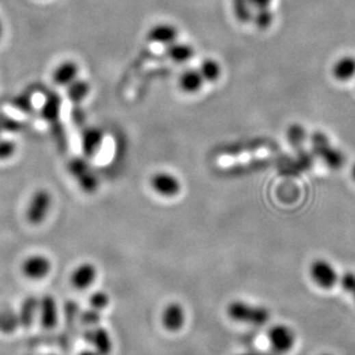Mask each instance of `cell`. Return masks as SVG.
<instances>
[{"instance_id":"1","label":"cell","mask_w":355,"mask_h":355,"mask_svg":"<svg viewBox=\"0 0 355 355\" xmlns=\"http://www.w3.org/2000/svg\"><path fill=\"white\" fill-rule=\"evenodd\" d=\"M228 319L246 326H261L270 319V311L260 304L245 300H233L227 304Z\"/></svg>"},{"instance_id":"2","label":"cell","mask_w":355,"mask_h":355,"mask_svg":"<svg viewBox=\"0 0 355 355\" xmlns=\"http://www.w3.org/2000/svg\"><path fill=\"white\" fill-rule=\"evenodd\" d=\"M53 198L48 189L40 188L34 192L26 208V220L30 225L37 226L43 223L52 208Z\"/></svg>"},{"instance_id":"3","label":"cell","mask_w":355,"mask_h":355,"mask_svg":"<svg viewBox=\"0 0 355 355\" xmlns=\"http://www.w3.org/2000/svg\"><path fill=\"white\" fill-rule=\"evenodd\" d=\"M309 275L313 282L323 289H331L339 282L341 275L333 264L324 259H316L309 265Z\"/></svg>"},{"instance_id":"4","label":"cell","mask_w":355,"mask_h":355,"mask_svg":"<svg viewBox=\"0 0 355 355\" xmlns=\"http://www.w3.org/2000/svg\"><path fill=\"white\" fill-rule=\"evenodd\" d=\"M68 170L75 178L79 186L86 193H94L98 189L99 180L96 173L92 170L86 158L75 157L70 161Z\"/></svg>"},{"instance_id":"5","label":"cell","mask_w":355,"mask_h":355,"mask_svg":"<svg viewBox=\"0 0 355 355\" xmlns=\"http://www.w3.org/2000/svg\"><path fill=\"white\" fill-rule=\"evenodd\" d=\"M52 271V262L44 254L35 253L23 261L21 272L28 280L40 282L47 278Z\"/></svg>"},{"instance_id":"6","label":"cell","mask_w":355,"mask_h":355,"mask_svg":"<svg viewBox=\"0 0 355 355\" xmlns=\"http://www.w3.org/2000/svg\"><path fill=\"white\" fill-rule=\"evenodd\" d=\"M267 343L272 348V351L279 354L289 353L295 345V333L289 326L278 323L275 326H271L267 331Z\"/></svg>"},{"instance_id":"7","label":"cell","mask_w":355,"mask_h":355,"mask_svg":"<svg viewBox=\"0 0 355 355\" xmlns=\"http://www.w3.org/2000/svg\"><path fill=\"white\" fill-rule=\"evenodd\" d=\"M186 309L178 301H171L161 311V326L169 332H179L186 324Z\"/></svg>"},{"instance_id":"8","label":"cell","mask_w":355,"mask_h":355,"mask_svg":"<svg viewBox=\"0 0 355 355\" xmlns=\"http://www.w3.org/2000/svg\"><path fill=\"white\" fill-rule=\"evenodd\" d=\"M97 277H98V270L95 264L92 262H82L77 264L70 272V285L74 289L83 292L95 284Z\"/></svg>"},{"instance_id":"9","label":"cell","mask_w":355,"mask_h":355,"mask_svg":"<svg viewBox=\"0 0 355 355\" xmlns=\"http://www.w3.org/2000/svg\"><path fill=\"white\" fill-rule=\"evenodd\" d=\"M38 321L44 329H55L59 321L58 302L50 294L40 298L38 300Z\"/></svg>"},{"instance_id":"10","label":"cell","mask_w":355,"mask_h":355,"mask_svg":"<svg viewBox=\"0 0 355 355\" xmlns=\"http://www.w3.org/2000/svg\"><path fill=\"white\" fill-rule=\"evenodd\" d=\"M151 187L157 194L164 198H173L179 194L181 183L179 179L169 172L155 173L150 180Z\"/></svg>"},{"instance_id":"11","label":"cell","mask_w":355,"mask_h":355,"mask_svg":"<svg viewBox=\"0 0 355 355\" xmlns=\"http://www.w3.org/2000/svg\"><path fill=\"white\" fill-rule=\"evenodd\" d=\"M86 339L98 355H110L114 351V341L110 332L103 326H96L89 330L86 333Z\"/></svg>"},{"instance_id":"12","label":"cell","mask_w":355,"mask_h":355,"mask_svg":"<svg viewBox=\"0 0 355 355\" xmlns=\"http://www.w3.org/2000/svg\"><path fill=\"white\" fill-rule=\"evenodd\" d=\"M79 66L77 62L73 60H65L57 65L53 72H52V81L55 86L59 87H67L73 81L77 80L79 77Z\"/></svg>"},{"instance_id":"13","label":"cell","mask_w":355,"mask_h":355,"mask_svg":"<svg viewBox=\"0 0 355 355\" xmlns=\"http://www.w3.org/2000/svg\"><path fill=\"white\" fill-rule=\"evenodd\" d=\"M331 74L338 82H348L355 79V55H341L333 62Z\"/></svg>"},{"instance_id":"14","label":"cell","mask_w":355,"mask_h":355,"mask_svg":"<svg viewBox=\"0 0 355 355\" xmlns=\"http://www.w3.org/2000/svg\"><path fill=\"white\" fill-rule=\"evenodd\" d=\"M104 134L97 127H87L83 129L81 135V147L82 153L87 157H92L97 154L99 148L102 147Z\"/></svg>"},{"instance_id":"15","label":"cell","mask_w":355,"mask_h":355,"mask_svg":"<svg viewBox=\"0 0 355 355\" xmlns=\"http://www.w3.org/2000/svg\"><path fill=\"white\" fill-rule=\"evenodd\" d=\"M147 38L153 43L169 45L178 38V29L170 23H158L149 29Z\"/></svg>"},{"instance_id":"16","label":"cell","mask_w":355,"mask_h":355,"mask_svg":"<svg viewBox=\"0 0 355 355\" xmlns=\"http://www.w3.org/2000/svg\"><path fill=\"white\" fill-rule=\"evenodd\" d=\"M38 300H40V298L30 295L23 301V304H20L18 314H16L18 326H23L26 329L33 326L35 319L38 317Z\"/></svg>"},{"instance_id":"17","label":"cell","mask_w":355,"mask_h":355,"mask_svg":"<svg viewBox=\"0 0 355 355\" xmlns=\"http://www.w3.org/2000/svg\"><path fill=\"white\" fill-rule=\"evenodd\" d=\"M203 82L205 79L202 77L200 70L193 68L185 70L179 77L180 89L187 94H196L200 92L203 87Z\"/></svg>"},{"instance_id":"18","label":"cell","mask_w":355,"mask_h":355,"mask_svg":"<svg viewBox=\"0 0 355 355\" xmlns=\"http://www.w3.org/2000/svg\"><path fill=\"white\" fill-rule=\"evenodd\" d=\"M166 55L172 62L183 64L189 62L194 57V49L192 45L176 40L171 44L166 45Z\"/></svg>"},{"instance_id":"19","label":"cell","mask_w":355,"mask_h":355,"mask_svg":"<svg viewBox=\"0 0 355 355\" xmlns=\"http://www.w3.org/2000/svg\"><path fill=\"white\" fill-rule=\"evenodd\" d=\"M317 157L321 158V161L326 164V168L332 171H338L341 170L345 164V155L343 151L339 150L338 148L333 147L330 144L329 147H326L324 150L321 151Z\"/></svg>"},{"instance_id":"20","label":"cell","mask_w":355,"mask_h":355,"mask_svg":"<svg viewBox=\"0 0 355 355\" xmlns=\"http://www.w3.org/2000/svg\"><path fill=\"white\" fill-rule=\"evenodd\" d=\"M67 97L74 104H80L88 97L90 85L88 81L81 80L77 77L70 85L67 86Z\"/></svg>"},{"instance_id":"21","label":"cell","mask_w":355,"mask_h":355,"mask_svg":"<svg viewBox=\"0 0 355 355\" xmlns=\"http://www.w3.org/2000/svg\"><path fill=\"white\" fill-rule=\"evenodd\" d=\"M307 131L301 124H289V129L286 131V140L287 142L295 148V149H302L304 142L307 141Z\"/></svg>"},{"instance_id":"22","label":"cell","mask_w":355,"mask_h":355,"mask_svg":"<svg viewBox=\"0 0 355 355\" xmlns=\"http://www.w3.org/2000/svg\"><path fill=\"white\" fill-rule=\"evenodd\" d=\"M200 73L207 82H215L218 80L222 74V67L220 62L215 59H205L200 65Z\"/></svg>"},{"instance_id":"23","label":"cell","mask_w":355,"mask_h":355,"mask_svg":"<svg viewBox=\"0 0 355 355\" xmlns=\"http://www.w3.org/2000/svg\"><path fill=\"white\" fill-rule=\"evenodd\" d=\"M60 107H62V99L57 95L49 96L48 99L45 101L43 109H42V114L44 117L45 120L50 122H55L58 120L59 114H60Z\"/></svg>"},{"instance_id":"24","label":"cell","mask_w":355,"mask_h":355,"mask_svg":"<svg viewBox=\"0 0 355 355\" xmlns=\"http://www.w3.org/2000/svg\"><path fill=\"white\" fill-rule=\"evenodd\" d=\"M235 14L240 23H247L253 18L250 0H233Z\"/></svg>"},{"instance_id":"25","label":"cell","mask_w":355,"mask_h":355,"mask_svg":"<svg viewBox=\"0 0 355 355\" xmlns=\"http://www.w3.org/2000/svg\"><path fill=\"white\" fill-rule=\"evenodd\" d=\"M110 295L105 291H95L92 292V295L89 297V304L90 308L94 311H102L107 309L110 304Z\"/></svg>"},{"instance_id":"26","label":"cell","mask_w":355,"mask_h":355,"mask_svg":"<svg viewBox=\"0 0 355 355\" xmlns=\"http://www.w3.org/2000/svg\"><path fill=\"white\" fill-rule=\"evenodd\" d=\"M253 18L254 23L260 29H267L274 21V14L269 8H263V10H257Z\"/></svg>"},{"instance_id":"27","label":"cell","mask_w":355,"mask_h":355,"mask_svg":"<svg viewBox=\"0 0 355 355\" xmlns=\"http://www.w3.org/2000/svg\"><path fill=\"white\" fill-rule=\"evenodd\" d=\"M311 149L314 151V154L317 155L321 151L324 150L326 147H329L330 140L326 134L322 132H316L311 136Z\"/></svg>"},{"instance_id":"28","label":"cell","mask_w":355,"mask_h":355,"mask_svg":"<svg viewBox=\"0 0 355 355\" xmlns=\"http://www.w3.org/2000/svg\"><path fill=\"white\" fill-rule=\"evenodd\" d=\"M339 284L341 289H344L346 293L351 295L352 299L355 301V272L353 271H346L339 277Z\"/></svg>"},{"instance_id":"29","label":"cell","mask_w":355,"mask_h":355,"mask_svg":"<svg viewBox=\"0 0 355 355\" xmlns=\"http://www.w3.org/2000/svg\"><path fill=\"white\" fill-rule=\"evenodd\" d=\"M16 151V146L11 140H1L0 141V161H5L11 158Z\"/></svg>"},{"instance_id":"30","label":"cell","mask_w":355,"mask_h":355,"mask_svg":"<svg viewBox=\"0 0 355 355\" xmlns=\"http://www.w3.org/2000/svg\"><path fill=\"white\" fill-rule=\"evenodd\" d=\"M272 0H250L252 8L257 10H263V8H269Z\"/></svg>"},{"instance_id":"31","label":"cell","mask_w":355,"mask_h":355,"mask_svg":"<svg viewBox=\"0 0 355 355\" xmlns=\"http://www.w3.org/2000/svg\"><path fill=\"white\" fill-rule=\"evenodd\" d=\"M80 355H98L97 354V352L92 348V350H86V351H82L80 353Z\"/></svg>"},{"instance_id":"32","label":"cell","mask_w":355,"mask_h":355,"mask_svg":"<svg viewBox=\"0 0 355 355\" xmlns=\"http://www.w3.org/2000/svg\"><path fill=\"white\" fill-rule=\"evenodd\" d=\"M351 176H352V179H353V181H354V183H355V161H354V164L352 165Z\"/></svg>"},{"instance_id":"33","label":"cell","mask_w":355,"mask_h":355,"mask_svg":"<svg viewBox=\"0 0 355 355\" xmlns=\"http://www.w3.org/2000/svg\"><path fill=\"white\" fill-rule=\"evenodd\" d=\"M3 34H4V26H3V23H1V18H0V38L3 36Z\"/></svg>"},{"instance_id":"34","label":"cell","mask_w":355,"mask_h":355,"mask_svg":"<svg viewBox=\"0 0 355 355\" xmlns=\"http://www.w3.org/2000/svg\"><path fill=\"white\" fill-rule=\"evenodd\" d=\"M322 355H332V354H330V353H324V354H322Z\"/></svg>"},{"instance_id":"35","label":"cell","mask_w":355,"mask_h":355,"mask_svg":"<svg viewBox=\"0 0 355 355\" xmlns=\"http://www.w3.org/2000/svg\"><path fill=\"white\" fill-rule=\"evenodd\" d=\"M241 355H255V354H241Z\"/></svg>"}]
</instances>
